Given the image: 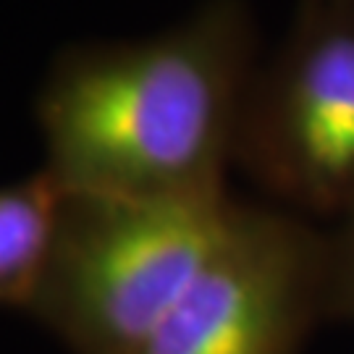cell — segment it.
Here are the masks:
<instances>
[{
  "mask_svg": "<svg viewBox=\"0 0 354 354\" xmlns=\"http://www.w3.org/2000/svg\"><path fill=\"white\" fill-rule=\"evenodd\" d=\"M61 189L45 171L0 184V307L29 310L45 276Z\"/></svg>",
  "mask_w": 354,
  "mask_h": 354,
  "instance_id": "obj_5",
  "label": "cell"
},
{
  "mask_svg": "<svg viewBox=\"0 0 354 354\" xmlns=\"http://www.w3.org/2000/svg\"><path fill=\"white\" fill-rule=\"evenodd\" d=\"M323 315L354 323V215L339 221V231L326 239Z\"/></svg>",
  "mask_w": 354,
  "mask_h": 354,
  "instance_id": "obj_6",
  "label": "cell"
},
{
  "mask_svg": "<svg viewBox=\"0 0 354 354\" xmlns=\"http://www.w3.org/2000/svg\"><path fill=\"white\" fill-rule=\"evenodd\" d=\"M228 189L178 197L64 194L29 313L71 354H137L231 231Z\"/></svg>",
  "mask_w": 354,
  "mask_h": 354,
  "instance_id": "obj_2",
  "label": "cell"
},
{
  "mask_svg": "<svg viewBox=\"0 0 354 354\" xmlns=\"http://www.w3.org/2000/svg\"><path fill=\"white\" fill-rule=\"evenodd\" d=\"M254 42L244 0H205L160 35L64 50L35 105L42 171L64 194L226 189Z\"/></svg>",
  "mask_w": 354,
  "mask_h": 354,
  "instance_id": "obj_1",
  "label": "cell"
},
{
  "mask_svg": "<svg viewBox=\"0 0 354 354\" xmlns=\"http://www.w3.org/2000/svg\"><path fill=\"white\" fill-rule=\"evenodd\" d=\"M326 239L241 203L218 252L137 354H299L323 315Z\"/></svg>",
  "mask_w": 354,
  "mask_h": 354,
  "instance_id": "obj_4",
  "label": "cell"
},
{
  "mask_svg": "<svg viewBox=\"0 0 354 354\" xmlns=\"http://www.w3.org/2000/svg\"><path fill=\"white\" fill-rule=\"evenodd\" d=\"M234 163L294 210L354 215V0H299L254 68Z\"/></svg>",
  "mask_w": 354,
  "mask_h": 354,
  "instance_id": "obj_3",
  "label": "cell"
}]
</instances>
